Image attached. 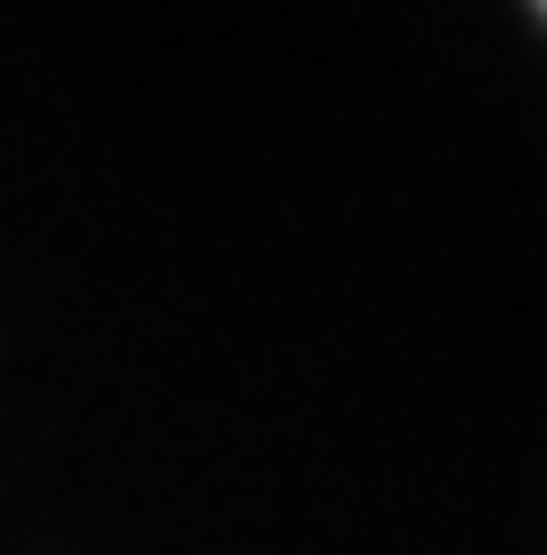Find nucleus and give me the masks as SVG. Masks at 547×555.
<instances>
[{"instance_id":"f257e3e1","label":"nucleus","mask_w":547,"mask_h":555,"mask_svg":"<svg viewBox=\"0 0 547 555\" xmlns=\"http://www.w3.org/2000/svg\"><path fill=\"white\" fill-rule=\"evenodd\" d=\"M539 25H547V9H539Z\"/></svg>"}]
</instances>
